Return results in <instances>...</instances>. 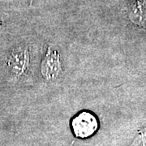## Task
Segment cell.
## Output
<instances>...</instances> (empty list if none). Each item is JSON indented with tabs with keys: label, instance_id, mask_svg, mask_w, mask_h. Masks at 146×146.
Masks as SVG:
<instances>
[{
	"label": "cell",
	"instance_id": "6da1fadb",
	"mask_svg": "<svg viewBox=\"0 0 146 146\" xmlns=\"http://www.w3.org/2000/svg\"><path fill=\"white\" fill-rule=\"evenodd\" d=\"M71 127L76 137L85 139L95 134L98 129L99 123L97 117L92 112L82 110L73 117Z\"/></svg>",
	"mask_w": 146,
	"mask_h": 146
},
{
	"label": "cell",
	"instance_id": "7a4b0ae2",
	"mask_svg": "<svg viewBox=\"0 0 146 146\" xmlns=\"http://www.w3.org/2000/svg\"><path fill=\"white\" fill-rule=\"evenodd\" d=\"M7 66L15 80L23 76L30 66V54L27 46L21 45L15 48L7 58Z\"/></svg>",
	"mask_w": 146,
	"mask_h": 146
},
{
	"label": "cell",
	"instance_id": "3957f363",
	"mask_svg": "<svg viewBox=\"0 0 146 146\" xmlns=\"http://www.w3.org/2000/svg\"><path fill=\"white\" fill-rule=\"evenodd\" d=\"M41 72L42 76L47 81L56 80L63 73V66L60 54L57 50L49 46L45 57L41 64Z\"/></svg>",
	"mask_w": 146,
	"mask_h": 146
},
{
	"label": "cell",
	"instance_id": "277c9868",
	"mask_svg": "<svg viewBox=\"0 0 146 146\" xmlns=\"http://www.w3.org/2000/svg\"><path fill=\"white\" fill-rule=\"evenodd\" d=\"M129 17L134 24L144 27L146 24V0H134L130 7Z\"/></svg>",
	"mask_w": 146,
	"mask_h": 146
},
{
	"label": "cell",
	"instance_id": "5b68a950",
	"mask_svg": "<svg viewBox=\"0 0 146 146\" xmlns=\"http://www.w3.org/2000/svg\"><path fill=\"white\" fill-rule=\"evenodd\" d=\"M2 25H3V21H2V20L0 19V27L2 26Z\"/></svg>",
	"mask_w": 146,
	"mask_h": 146
}]
</instances>
